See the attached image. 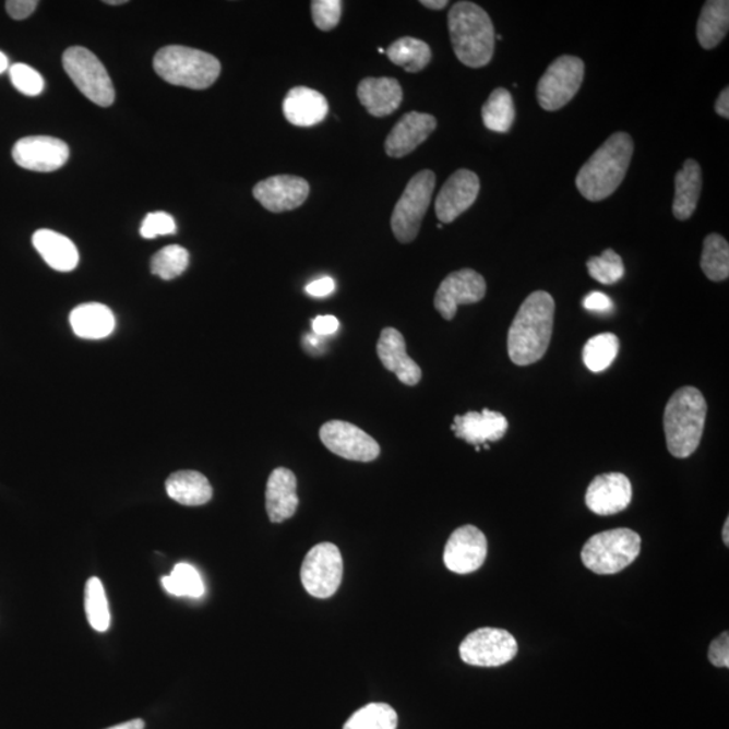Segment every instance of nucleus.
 <instances>
[{
  "mask_svg": "<svg viewBox=\"0 0 729 729\" xmlns=\"http://www.w3.org/2000/svg\"><path fill=\"white\" fill-rule=\"evenodd\" d=\"M632 500V486L623 473H606L590 482L585 503L594 514L611 516L626 510Z\"/></svg>",
  "mask_w": 729,
  "mask_h": 729,
  "instance_id": "obj_17",
  "label": "nucleus"
},
{
  "mask_svg": "<svg viewBox=\"0 0 729 729\" xmlns=\"http://www.w3.org/2000/svg\"><path fill=\"white\" fill-rule=\"evenodd\" d=\"M708 413L705 397L694 386H683L670 397L665 408L666 443L676 458H688L696 453L704 434Z\"/></svg>",
  "mask_w": 729,
  "mask_h": 729,
  "instance_id": "obj_4",
  "label": "nucleus"
},
{
  "mask_svg": "<svg viewBox=\"0 0 729 729\" xmlns=\"http://www.w3.org/2000/svg\"><path fill=\"white\" fill-rule=\"evenodd\" d=\"M311 11L313 24L319 31L330 32L339 24L342 2L340 0H313Z\"/></svg>",
  "mask_w": 729,
  "mask_h": 729,
  "instance_id": "obj_40",
  "label": "nucleus"
},
{
  "mask_svg": "<svg viewBox=\"0 0 729 729\" xmlns=\"http://www.w3.org/2000/svg\"><path fill=\"white\" fill-rule=\"evenodd\" d=\"M266 512L272 523H283L295 515L299 506L298 480L292 471L277 468L266 483Z\"/></svg>",
  "mask_w": 729,
  "mask_h": 729,
  "instance_id": "obj_22",
  "label": "nucleus"
},
{
  "mask_svg": "<svg viewBox=\"0 0 729 729\" xmlns=\"http://www.w3.org/2000/svg\"><path fill=\"white\" fill-rule=\"evenodd\" d=\"M584 61L574 56H561L547 68L538 83V101L546 111L565 107L584 82Z\"/></svg>",
  "mask_w": 729,
  "mask_h": 729,
  "instance_id": "obj_9",
  "label": "nucleus"
},
{
  "mask_svg": "<svg viewBox=\"0 0 729 729\" xmlns=\"http://www.w3.org/2000/svg\"><path fill=\"white\" fill-rule=\"evenodd\" d=\"M162 584L169 595L191 599H199L204 595L201 574L190 563H178L172 573L162 578Z\"/></svg>",
  "mask_w": 729,
  "mask_h": 729,
  "instance_id": "obj_34",
  "label": "nucleus"
},
{
  "mask_svg": "<svg viewBox=\"0 0 729 729\" xmlns=\"http://www.w3.org/2000/svg\"><path fill=\"white\" fill-rule=\"evenodd\" d=\"M420 3L431 10H442L449 4L447 0H421Z\"/></svg>",
  "mask_w": 729,
  "mask_h": 729,
  "instance_id": "obj_49",
  "label": "nucleus"
},
{
  "mask_svg": "<svg viewBox=\"0 0 729 729\" xmlns=\"http://www.w3.org/2000/svg\"><path fill=\"white\" fill-rule=\"evenodd\" d=\"M514 99L509 89L495 88L482 106V121L494 133H509L515 122Z\"/></svg>",
  "mask_w": 729,
  "mask_h": 729,
  "instance_id": "obj_31",
  "label": "nucleus"
},
{
  "mask_svg": "<svg viewBox=\"0 0 729 729\" xmlns=\"http://www.w3.org/2000/svg\"><path fill=\"white\" fill-rule=\"evenodd\" d=\"M73 333L83 339H104L116 330V316L107 306L87 303L77 306L71 312Z\"/></svg>",
  "mask_w": 729,
  "mask_h": 729,
  "instance_id": "obj_26",
  "label": "nucleus"
},
{
  "mask_svg": "<svg viewBox=\"0 0 729 729\" xmlns=\"http://www.w3.org/2000/svg\"><path fill=\"white\" fill-rule=\"evenodd\" d=\"M107 729H145V722L141 719L121 722V725L113 726Z\"/></svg>",
  "mask_w": 729,
  "mask_h": 729,
  "instance_id": "obj_48",
  "label": "nucleus"
},
{
  "mask_svg": "<svg viewBox=\"0 0 729 729\" xmlns=\"http://www.w3.org/2000/svg\"><path fill=\"white\" fill-rule=\"evenodd\" d=\"M488 555L486 535L475 526H463L450 535L443 561L450 572L470 574L478 571Z\"/></svg>",
  "mask_w": 729,
  "mask_h": 729,
  "instance_id": "obj_14",
  "label": "nucleus"
},
{
  "mask_svg": "<svg viewBox=\"0 0 729 729\" xmlns=\"http://www.w3.org/2000/svg\"><path fill=\"white\" fill-rule=\"evenodd\" d=\"M620 342L612 333L599 334L586 342L583 350L585 367L594 373H601L617 360Z\"/></svg>",
  "mask_w": 729,
  "mask_h": 729,
  "instance_id": "obj_33",
  "label": "nucleus"
},
{
  "mask_svg": "<svg viewBox=\"0 0 729 729\" xmlns=\"http://www.w3.org/2000/svg\"><path fill=\"white\" fill-rule=\"evenodd\" d=\"M312 328L318 337H326V335L338 332L339 322L337 318L332 315L316 316L313 319Z\"/></svg>",
  "mask_w": 729,
  "mask_h": 729,
  "instance_id": "obj_45",
  "label": "nucleus"
},
{
  "mask_svg": "<svg viewBox=\"0 0 729 729\" xmlns=\"http://www.w3.org/2000/svg\"><path fill=\"white\" fill-rule=\"evenodd\" d=\"M67 75L75 83L80 93L93 104L108 107L116 100V89L106 68L88 49L73 47L62 55Z\"/></svg>",
  "mask_w": 729,
  "mask_h": 729,
  "instance_id": "obj_8",
  "label": "nucleus"
},
{
  "mask_svg": "<svg viewBox=\"0 0 729 729\" xmlns=\"http://www.w3.org/2000/svg\"><path fill=\"white\" fill-rule=\"evenodd\" d=\"M437 129V119L430 113L408 112L395 124L385 141L386 155L402 158L413 153Z\"/></svg>",
  "mask_w": 729,
  "mask_h": 729,
  "instance_id": "obj_19",
  "label": "nucleus"
},
{
  "mask_svg": "<svg viewBox=\"0 0 729 729\" xmlns=\"http://www.w3.org/2000/svg\"><path fill=\"white\" fill-rule=\"evenodd\" d=\"M702 167L694 159H686L676 176L673 214L678 220H686L694 214L702 195Z\"/></svg>",
  "mask_w": 729,
  "mask_h": 729,
  "instance_id": "obj_28",
  "label": "nucleus"
},
{
  "mask_svg": "<svg viewBox=\"0 0 729 729\" xmlns=\"http://www.w3.org/2000/svg\"><path fill=\"white\" fill-rule=\"evenodd\" d=\"M357 95L370 116L378 118L391 116L403 100L402 85L392 77L363 79L358 84Z\"/></svg>",
  "mask_w": 729,
  "mask_h": 729,
  "instance_id": "obj_23",
  "label": "nucleus"
},
{
  "mask_svg": "<svg viewBox=\"0 0 729 729\" xmlns=\"http://www.w3.org/2000/svg\"><path fill=\"white\" fill-rule=\"evenodd\" d=\"M398 716L391 705L374 703L355 712L344 729H397Z\"/></svg>",
  "mask_w": 729,
  "mask_h": 729,
  "instance_id": "obj_35",
  "label": "nucleus"
},
{
  "mask_svg": "<svg viewBox=\"0 0 729 729\" xmlns=\"http://www.w3.org/2000/svg\"><path fill=\"white\" fill-rule=\"evenodd\" d=\"M106 3L117 5V4H124V3H128V2H127V0H107Z\"/></svg>",
  "mask_w": 729,
  "mask_h": 729,
  "instance_id": "obj_52",
  "label": "nucleus"
},
{
  "mask_svg": "<svg viewBox=\"0 0 729 729\" xmlns=\"http://www.w3.org/2000/svg\"><path fill=\"white\" fill-rule=\"evenodd\" d=\"M708 658L716 668H729V634L727 631L710 643Z\"/></svg>",
  "mask_w": 729,
  "mask_h": 729,
  "instance_id": "obj_42",
  "label": "nucleus"
},
{
  "mask_svg": "<svg viewBox=\"0 0 729 729\" xmlns=\"http://www.w3.org/2000/svg\"><path fill=\"white\" fill-rule=\"evenodd\" d=\"M486 294L487 283L483 277L466 267L444 278L437 290L434 306L446 321H452L459 306L478 303L486 298Z\"/></svg>",
  "mask_w": 729,
  "mask_h": 729,
  "instance_id": "obj_13",
  "label": "nucleus"
},
{
  "mask_svg": "<svg viewBox=\"0 0 729 729\" xmlns=\"http://www.w3.org/2000/svg\"><path fill=\"white\" fill-rule=\"evenodd\" d=\"M702 270L710 282H725L729 277V244L725 237L709 235L705 238Z\"/></svg>",
  "mask_w": 729,
  "mask_h": 729,
  "instance_id": "obj_32",
  "label": "nucleus"
},
{
  "mask_svg": "<svg viewBox=\"0 0 729 729\" xmlns=\"http://www.w3.org/2000/svg\"><path fill=\"white\" fill-rule=\"evenodd\" d=\"M13 158L20 167L34 172H55L70 158L64 141L48 135H32L20 140L13 147Z\"/></svg>",
  "mask_w": 729,
  "mask_h": 729,
  "instance_id": "obj_15",
  "label": "nucleus"
},
{
  "mask_svg": "<svg viewBox=\"0 0 729 729\" xmlns=\"http://www.w3.org/2000/svg\"><path fill=\"white\" fill-rule=\"evenodd\" d=\"M188 264H190L188 250L179 244H170L153 255L151 271L163 280H174L186 272Z\"/></svg>",
  "mask_w": 729,
  "mask_h": 729,
  "instance_id": "obj_37",
  "label": "nucleus"
},
{
  "mask_svg": "<svg viewBox=\"0 0 729 729\" xmlns=\"http://www.w3.org/2000/svg\"><path fill=\"white\" fill-rule=\"evenodd\" d=\"M319 437L330 452L342 458L357 461V463H372L379 458L380 444L360 427L347 423V421H327L321 427Z\"/></svg>",
  "mask_w": 729,
  "mask_h": 729,
  "instance_id": "obj_12",
  "label": "nucleus"
},
{
  "mask_svg": "<svg viewBox=\"0 0 729 729\" xmlns=\"http://www.w3.org/2000/svg\"><path fill=\"white\" fill-rule=\"evenodd\" d=\"M450 39L455 56L464 65L486 67L494 53V27L491 16L471 2L455 3L449 13Z\"/></svg>",
  "mask_w": 729,
  "mask_h": 729,
  "instance_id": "obj_3",
  "label": "nucleus"
},
{
  "mask_svg": "<svg viewBox=\"0 0 729 729\" xmlns=\"http://www.w3.org/2000/svg\"><path fill=\"white\" fill-rule=\"evenodd\" d=\"M33 244L47 264L55 271L71 272L79 264V252L70 238L53 230L34 232Z\"/></svg>",
  "mask_w": 729,
  "mask_h": 729,
  "instance_id": "obj_25",
  "label": "nucleus"
},
{
  "mask_svg": "<svg viewBox=\"0 0 729 729\" xmlns=\"http://www.w3.org/2000/svg\"><path fill=\"white\" fill-rule=\"evenodd\" d=\"M519 652L515 636L509 631L483 626L473 631L459 646L461 659L478 668H499L514 659Z\"/></svg>",
  "mask_w": 729,
  "mask_h": 729,
  "instance_id": "obj_11",
  "label": "nucleus"
},
{
  "mask_svg": "<svg viewBox=\"0 0 729 729\" xmlns=\"http://www.w3.org/2000/svg\"><path fill=\"white\" fill-rule=\"evenodd\" d=\"M555 303L550 294L537 290L523 301L509 332V355L517 367L542 360L554 326Z\"/></svg>",
  "mask_w": 729,
  "mask_h": 729,
  "instance_id": "obj_1",
  "label": "nucleus"
},
{
  "mask_svg": "<svg viewBox=\"0 0 729 729\" xmlns=\"http://www.w3.org/2000/svg\"><path fill=\"white\" fill-rule=\"evenodd\" d=\"M84 606L89 625L95 631L106 632L108 626H110L111 617L105 586L99 578L93 577L87 581Z\"/></svg>",
  "mask_w": 729,
  "mask_h": 729,
  "instance_id": "obj_36",
  "label": "nucleus"
},
{
  "mask_svg": "<svg viewBox=\"0 0 729 729\" xmlns=\"http://www.w3.org/2000/svg\"><path fill=\"white\" fill-rule=\"evenodd\" d=\"M715 110L720 117L729 118V88L722 89L719 98L716 100Z\"/></svg>",
  "mask_w": 729,
  "mask_h": 729,
  "instance_id": "obj_47",
  "label": "nucleus"
},
{
  "mask_svg": "<svg viewBox=\"0 0 729 729\" xmlns=\"http://www.w3.org/2000/svg\"><path fill=\"white\" fill-rule=\"evenodd\" d=\"M632 155L634 141L626 133H614L603 142L584 167L579 169L575 186L589 202L606 201L622 184Z\"/></svg>",
  "mask_w": 729,
  "mask_h": 729,
  "instance_id": "obj_2",
  "label": "nucleus"
},
{
  "mask_svg": "<svg viewBox=\"0 0 729 729\" xmlns=\"http://www.w3.org/2000/svg\"><path fill=\"white\" fill-rule=\"evenodd\" d=\"M588 272L594 280L603 286H613L624 277V262L612 249L603 250L599 258H591L586 262Z\"/></svg>",
  "mask_w": 729,
  "mask_h": 729,
  "instance_id": "obj_38",
  "label": "nucleus"
},
{
  "mask_svg": "<svg viewBox=\"0 0 729 729\" xmlns=\"http://www.w3.org/2000/svg\"><path fill=\"white\" fill-rule=\"evenodd\" d=\"M284 116L294 127L311 128L321 123L328 113L327 99L309 87L289 91L283 104Z\"/></svg>",
  "mask_w": 729,
  "mask_h": 729,
  "instance_id": "obj_24",
  "label": "nucleus"
},
{
  "mask_svg": "<svg viewBox=\"0 0 729 729\" xmlns=\"http://www.w3.org/2000/svg\"><path fill=\"white\" fill-rule=\"evenodd\" d=\"M38 2L36 0H9L5 2L11 19L22 21L28 19L36 11Z\"/></svg>",
  "mask_w": 729,
  "mask_h": 729,
  "instance_id": "obj_43",
  "label": "nucleus"
},
{
  "mask_svg": "<svg viewBox=\"0 0 729 729\" xmlns=\"http://www.w3.org/2000/svg\"><path fill=\"white\" fill-rule=\"evenodd\" d=\"M722 540H725L726 546L729 545V519L726 521L725 527H722Z\"/></svg>",
  "mask_w": 729,
  "mask_h": 729,
  "instance_id": "obj_51",
  "label": "nucleus"
},
{
  "mask_svg": "<svg viewBox=\"0 0 729 729\" xmlns=\"http://www.w3.org/2000/svg\"><path fill=\"white\" fill-rule=\"evenodd\" d=\"M455 437L475 446L498 442L509 431V420L503 414L483 409L482 413L470 411L454 418L452 426Z\"/></svg>",
  "mask_w": 729,
  "mask_h": 729,
  "instance_id": "obj_21",
  "label": "nucleus"
},
{
  "mask_svg": "<svg viewBox=\"0 0 729 729\" xmlns=\"http://www.w3.org/2000/svg\"><path fill=\"white\" fill-rule=\"evenodd\" d=\"M310 184L298 176H272L254 187L253 195L271 213H284L301 206L309 198Z\"/></svg>",
  "mask_w": 729,
  "mask_h": 729,
  "instance_id": "obj_18",
  "label": "nucleus"
},
{
  "mask_svg": "<svg viewBox=\"0 0 729 729\" xmlns=\"http://www.w3.org/2000/svg\"><path fill=\"white\" fill-rule=\"evenodd\" d=\"M729 28V2L708 0L704 4L697 24V38L704 49H714L727 36Z\"/></svg>",
  "mask_w": 729,
  "mask_h": 729,
  "instance_id": "obj_29",
  "label": "nucleus"
},
{
  "mask_svg": "<svg viewBox=\"0 0 729 729\" xmlns=\"http://www.w3.org/2000/svg\"><path fill=\"white\" fill-rule=\"evenodd\" d=\"M307 594L316 599H328L337 594L344 577V560L333 543H319L306 555L300 571Z\"/></svg>",
  "mask_w": 729,
  "mask_h": 729,
  "instance_id": "obj_10",
  "label": "nucleus"
},
{
  "mask_svg": "<svg viewBox=\"0 0 729 729\" xmlns=\"http://www.w3.org/2000/svg\"><path fill=\"white\" fill-rule=\"evenodd\" d=\"M378 355L384 368L395 373L404 385L414 386L420 383L421 369L408 356L406 339L396 328L386 327L381 332Z\"/></svg>",
  "mask_w": 729,
  "mask_h": 729,
  "instance_id": "obj_20",
  "label": "nucleus"
},
{
  "mask_svg": "<svg viewBox=\"0 0 729 729\" xmlns=\"http://www.w3.org/2000/svg\"><path fill=\"white\" fill-rule=\"evenodd\" d=\"M176 230H178V227H176L174 216L158 211V213L146 215V218L142 222L140 232L146 239H155L159 236L175 235Z\"/></svg>",
  "mask_w": 729,
  "mask_h": 729,
  "instance_id": "obj_41",
  "label": "nucleus"
},
{
  "mask_svg": "<svg viewBox=\"0 0 729 729\" xmlns=\"http://www.w3.org/2000/svg\"><path fill=\"white\" fill-rule=\"evenodd\" d=\"M9 70V59L3 52H0V75Z\"/></svg>",
  "mask_w": 729,
  "mask_h": 729,
  "instance_id": "obj_50",
  "label": "nucleus"
},
{
  "mask_svg": "<svg viewBox=\"0 0 729 729\" xmlns=\"http://www.w3.org/2000/svg\"><path fill=\"white\" fill-rule=\"evenodd\" d=\"M435 174L432 170H420L409 180L406 190L393 210L391 226L393 235L402 243L413 242L418 237L421 220L431 204L432 192L435 190Z\"/></svg>",
  "mask_w": 729,
  "mask_h": 729,
  "instance_id": "obj_7",
  "label": "nucleus"
},
{
  "mask_svg": "<svg viewBox=\"0 0 729 729\" xmlns=\"http://www.w3.org/2000/svg\"><path fill=\"white\" fill-rule=\"evenodd\" d=\"M10 80L21 94L37 96L43 93L45 82L34 68L26 64H14L10 68Z\"/></svg>",
  "mask_w": 729,
  "mask_h": 729,
  "instance_id": "obj_39",
  "label": "nucleus"
},
{
  "mask_svg": "<svg viewBox=\"0 0 729 729\" xmlns=\"http://www.w3.org/2000/svg\"><path fill=\"white\" fill-rule=\"evenodd\" d=\"M386 56L398 67L407 72L417 73L423 71L431 61V49L429 45L421 39L414 37H403L393 43L386 49Z\"/></svg>",
  "mask_w": 729,
  "mask_h": 729,
  "instance_id": "obj_30",
  "label": "nucleus"
},
{
  "mask_svg": "<svg viewBox=\"0 0 729 729\" xmlns=\"http://www.w3.org/2000/svg\"><path fill=\"white\" fill-rule=\"evenodd\" d=\"M640 534L630 528H614L594 535L581 551V560L590 572L601 575L623 572L641 554Z\"/></svg>",
  "mask_w": 729,
  "mask_h": 729,
  "instance_id": "obj_6",
  "label": "nucleus"
},
{
  "mask_svg": "<svg viewBox=\"0 0 729 729\" xmlns=\"http://www.w3.org/2000/svg\"><path fill=\"white\" fill-rule=\"evenodd\" d=\"M585 310L599 313H608L613 310V301L602 292H591L583 300Z\"/></svg>",
  "mask_w": 729,
  "mask_h": 729,
  "instance_id": "obj_44",
  "label": "nucleus"
},
{
  "mask_svg": "<svg viewBox=\"0 0 729 729\" xmlns=\"http://www.w3.org/2000/svg\"><path fill=\"white\" fill-rule=\"evenodd\" d=\"M165 489L169 498L181 505H204L213 499V487L207 477L195 470L174 473L165 482Z\"/></svg>",
  "mask_w": 729,
  "mask_h": 729,
  "instance_id": "obj_27",
  "label": "nucleus"
},
{
  "mask_svg": "<svg viewBox=\"0 0 729 729\" xmlns=\"http://www.w3.org/2000/svg\"><path fill=\"white\" fill-rule=\"evenodd\" d=\"M335 290V282L332 277H322L319 280L312 282L307 286V294L313 296V298H326V296L332 295Z\"/></svg>",
  "mask_w": 729,
  "mask_h": 729,
  "instance_id": "obj_46",
  "label": "nucleus"
},
{
  "mask_svg": "<svg viewBox=\"0 0 729 729\" xmlns=\"http://www.w3.org/2000/svg\"><path fill=\"white\" fill-rule=\"evenodd\" d=\"M380 53H385V50L383 48H379Z\"/></svg>",
  "mask_w": 729,
  "mask_h": 729,
  "instance_id": "obj_53",
  "label": "nucleus"
},
{
  "mask_svg": "<svg viewBox=\"0 0 729 729\" xmlns=\"http://www.w3.org/2000/svg\"><path fill=\"white\" fill-rule=\"evenodd\" d=\"M153 67L165 82L191 89H206L220 75V62L216 57L180 45L159 49Z\"/></svg>",
  "mask_w": 729,
  "mask_h": 729,
  "instance_id": "obj_5",
  "label": "nucleus"
},
{
  "mask_svg": "<svg viewBox=\"0 0 729 729\" xmlns=\"http://www.w3.org/2000/svg\"><path fill=\"white\" fill-rule=\"evenodd\" d=\"M480 192V179L468 169H459L450 176L435 202V213L442 224H452L468 211Z\"/></svg>",
  "mask_w": 729,
  "mask_h": 729,
  "instance_id": "obj_16",
  "label": "nucleus"
}]
</instances>
